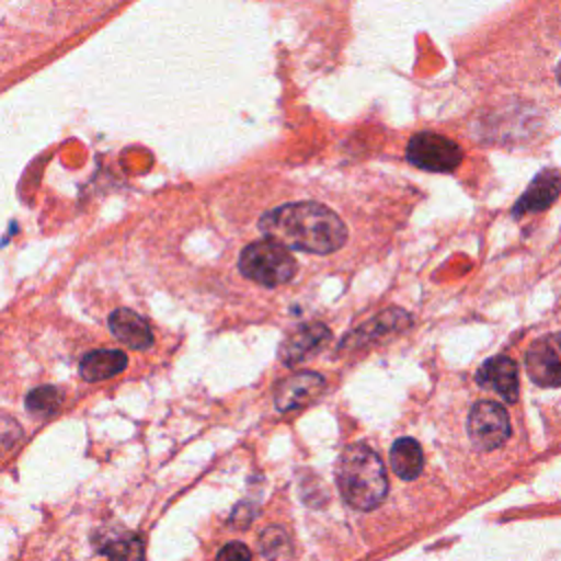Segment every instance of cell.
I'll list each match as a JSON object with an SVG mask.
<instances>
[{"instance_id": "1", "label": "cell", "mask_w": 561, "mask_h": 561, "mask_svg": "<svg viewBox=\"0 0 561 561\" xmlns=\"http://www.w3.org/2000/svg\"><path fill=\"white\" fill-rule=\"evenodd\" d=\"M259 230L289 250L331 254L346 243V226L320 202H291L261 215Z\"/></svg>"}, {"instance_id": "2", "label": "cell", "mask_w": 561, "mask_h": 561, "mask_svg": "<svg viewBox=\"0 0 561 561\" xmlns=\"http://www.w3.org/2000/svg\"><path fill=\"white\" fill-rule=\"evenodd\" d=\"M335 482L342 497L359 511L379 506L388 493L386 467L377 451L366 443H353L340 454Z\"/></svg>"}, {"instance_id": "3", "label": "cell", "mask_w": 561, "mask_h": 561, "mask_svg": "<svg viewBox=\"0 0 561 561\" xmlns=\"http://www.w3.org/2000/svg\"><path fill=\"white\" fill-rule=\"evenodd\" d=\"M239 270L245 278L263 287H278L294 278L298 265L287 245L263 237L241 250Z\"/></svg>"}, {"instance_id": "4", "label": "cell", "mask_w": 561, "mask_h": 561, "mask_svg": "<svg viewBox=\"0 0 561 561\" xmlns=\"http://www.w3.org/2000/svg\"><path fill=\"white\" fill-rule=\"evenodd\" d=\"M405 158L410 164L434 171V173H449L462 160V149L447 136L436 131H419L408 140Z\"/></svg>"}, {"instance_id": "5", "label": "cell", "mask_w": 561, "mask_h": 561, "mask_svg": "<svg viewBox=\"0 0 561 561\" xmlns=\"http://www.w3.org/2000/svg\"><path fill=\"white\" fill-rule=\"evenodd\" d=\"M467 432L473 447L489 451L504 445L511 434V421L500 403L478 401L467 416Z\"/></svg>"}, {"instance_id": "6", "label": "cell", "mask_w": 561, "mask_h": 561, "mask_svg": "<svg viewBox=\"0 0 561 561\" xmlns=\"http://www.w3.org/2000/svg\"><path fill=\"white\" fill-rule=\"evenodd\" d=\"M526 370L537 386H561V333L543 335L528 348Z\"/></svg>"}, {"instance_id": "7", "label": "cell", "mask_w": 561, "mask_h": 561, "mask_svg": "<svg viewBox=\"0 0 561 561\" xmlns=\"http://www.w3.org/2000/svg\"><path fill=\"white\" fill-rule=\"evenodd\" d=\"M327 388V381L322 375L311 370H300L289 375L276 386L274 403L280 412H294L302 410L309 403H313Z\"/></svg>"}, {"instance_id": "8", "label": "cell", "mask_w": 561, "mask_h": 561, "mask_svg": "<svg viewBox=\"0 0 561 561\" xmlns=\"http://www.w3.org/2000/svg\"><path fill=\"white\" fill-rule=\"evenodd\" d=\"M329 337H331V333L324 324H320V322L302 324L285 337L278 355L287 366L300 364L307 357H311L313 353H318L329 342Z\"/></svg>"}, {"instance_id": "9", "label": "cell", "mask_w": 561, "mask_h": 561, "mask_svg": "<svg viewBox=\"0 0 561 561\" xmlns=\"http://www.w3.org/2000/svg\"><path fill=\"white\" fill-rule=\"evenodd\" d=\"M478 383L486 390L497 392L504 401L513 403L519 392L517 381V364L511 357H491L478 370Z\"/></svg>"}, {"instance_id": "10", "label": "cell", "mask_w": 561, "mask_h": 561, "mask_svg": "<svg viewBox=\"0 0 561 561\" xmlns=\"http://www.w3.org/2000/svg\"><path fill=\"white\" fill-rule=\"evenodd\" d=\"M559 193H561V173L557 169H546L530 182V186L517 199L513 213L526 215V213L546 210L559 197Z\"/></svg>"}, {"instance_id": "11", "label": "cell", "mask_w": 561, "mask_h": 561, "mask_svg": "<svg viewBox=\"0 0 561 561\" xmlns=\"http://www.w3.org/2000/svg\"><path fill=\"white\" fill-rule=\"evenodd\" d=\"M110 331L114 333L116 340H121L123 344H127L131 348H147V346H151V340H153L147 320L125 307L112 311Z\"/></svg>"}, {"instance_id": "12", "label": "cell", "mask_w": 561, "mask_h": 561, "mask_svg": "<svg viewBox=\"0 0 561 561\" xmlns=\"http://www.w3.org/2000/svg\"><path fill=\"white\" fill-rule=\"evenodd\" d=\"M125 366H127V355L123 351L101 348L83 355L79 364V373L85 381H103L123 373Z\"/></svg>"}, {"instance_id": "13", "label": "cell", "mask_w": 561, "mask_h": 561, "mask_svg": "<svg viewBox=\"0 0 561 561\" xmlns=\"http://www.w3.org/2000/svg\"><path fill=\"white\" fill-rule=\"evenodd\" d=\"M390 467L401 480H414L423 469L421 445L410 436L397 438L390 447Z\"/></svg>"}, {"instance_id": "14", "label": "cell", "mask_w": 561, "mask_h": 561, "mask_svg": "<svg viewBox=\"0 0 561 561\" xmlns=\"http://www.w3.org/2000/svg\"><path fill=\"white\" fill-rule=\"evenodd\" d=\"M103 554L107 561H145V543L138 535L125 533L112 537L103 546Z\"/></svg>"}, {"instance_id": "15", "label": "cell", "mask_w": 561, "mask_h": 561, "mask_svg": "<svg viewBox=\"0 0 561 561\" xmlns=\"http://www.w3.org/2000/svg\"><path fill=\"white\" fill-rule=\"evenodd\" d=\"M61 405V394L55 386H39L26 394V410L33 414H53Z\"/></svg>"}, {"instance_id": "16", "label": "cell", "mask_w": 561, "mask_h": 561, "mask_svg": "<svg viewBox=\"0 0 561 561\" xmlns=\"http://www.w3.org/2000/svg\"><path fill=\"white\" fill-rule=\"evenodd\" d=\"M215 561H252V554H250V550H248L245 543H241V541H230V543H226V546L219 550V554H217Z\"/></svg>"}, {"instance_id": "17", "label": "cell", "mask_w": 561, "mask_h": 561, "mask_svg": "<svg viewBox=\"0 0 561 561\" xmlns=\"http://www.w3.org/2000/svg\"><path fill=\"white\" fill-rule=\"evenodd\" d=\"M557 79H559V85H561V66H559V72H557Z\"/></svg>"}]
</instances>
